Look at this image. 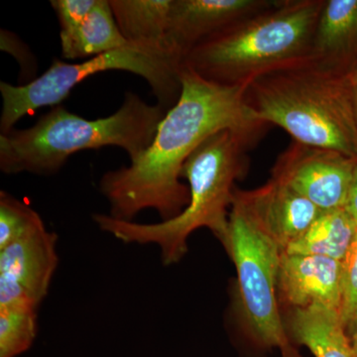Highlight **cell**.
Instances as JSON below:
<instances>
[{
    "label": "cell",
    "mask_w": 357,
    "mask_h": 357,
    "mask_svg": "<svg viewBox=\"0 0 357 357\" xmlns=\"http://www.w3.org/2000/svg\"><path fill=\"white\" fill-rule=\"evenodd\" d=\"M182 91L160 122L151 145L130 165L105 172L98 190L109 204L110 217L134 222L141 211H157L161 222L180 215L190 202L181 182L183 167L213 134L223 130L256 142L268 124L249 105L248 86L213 83L184 65Z\"/></svg>",
    "instance_id": "obj_1"
},
{
    "label": "cell",
    "mask_w": 357,
    "mask_h": 357,
    "mask_svg": "<svg viewBox=\"0 0 357 357\" xmlns=\"http://www.w3.org/2000/svg\"><path fill=\"white\" fill-rule=\"evenodd\" d=\"M256 144L232 130L220 131L204 141L183 167L190 202L177 217L139 223L93 213V222L122 243L157 246L164 266L177 264L185 257L190 237L197 230L208 229L223 246L229 236L234 184L248 172V151Z\"/></svg>",
    "instance_id": "obj_2"
},
{
    "label": "cell",
    "mask_w": 357,
    "mask_h": 357,
    "mask_svg": "<svg viewBox=\"0 0 357 357\" xmlns=\"http://www.w3.org/2000/svg\"><path fill=\"white\" fill-rule=\"evenodd\" d=\"M167 112L132 91L124 93L114 114L95 121L57 105L31 128L0 134V171L6 175L50 176L77 152L107 146L121 148L132 162L151 145Z\"/></svg>",
    "instance_id": "obj_3"
},
{
    "label": "cell",
    "mask_w": 357,
    "mask_h": 357,
    "mask_svg": "<svg viewBox=\"0 0 357 357\" xmlns=\"http://www.w3.org/2000/svg\"><path fill=\"white\" fill-rule=\"evenodd\" d=\"M325 0H280L197 45L184 65L225 86H249L258 77L310 62Z\"/></svg>",
    "instance_id": "obj_4"
},
{
    "label": "cell",
    "mask_w": 357,
    "mask_h": 357,
    "mask_svg": "<svg viewBox=\"0 0 357 357\" xmlns=\"http://www.w3.org/2000/svg\"><path fill=\"white\" fill-rule=\"evenodd\" d=\"M246 98L259 119L295 142L357 159L354 89L347 74L311 62L258 77Z\"/></svg>",
    "instance_id": "obj_5"
},
{
    "label": "cell",
    "mask_w": 357,
    "mask_h": 357,
    "mask_svg": "<svg viewBox=\"0 0 357 357\" xmlns=\"http://www.w3.org/2000/svg\"><path fill=\"white\" fill-rule=\"evenodd\" d=\"M185 54L168 38L156 42L128 44L81 63L54 59L41 76L18 86L1 82L0 134L13 130L21 119L45 107H57L73 89L89 77L109 70L132 73L145 79L157 103L167 110L173 107L182 91Z\"/></svg>",
    "instance_id": "obj_6"
},
{
    "label": "cell",
    "mask_w": 357,
    "mask_h": 357,
    "mask_svg": "<svg viewBox=\"0 0 357 357\" xmlns=\"http://www.w3.org/2000/svg\"><path fill=\"white\" fill-rule=\"evenodd\" d=\"M223 248L236 266L234 309L244 331L260 347L279 349L283 357H301L293 347L279 303L283 251L232 208Z\"/></svg>",
    "instance_id": "obj_7"
},
{
    "label": "cell",
    "mask_w": 357,
    "mask_h": 357,
    "mask_svg": "<svg viewBox=\"0 0 357 357\" xmlns=\"http://www.w3.org/2000/svg\"><path fill=\"white\" fill-rule=\"evenodd\" d=\"M357 159L335 150L292 141L272 168V178L287 185L321 211L344 208Z\"/></svg>",
    "instance_id": "obj_8"
},
{
    "label": "cell",
    "mask_w": 357,
    "mask_h": 357,
    "mask_svg": "<svg viewBox=\"0 0 357 357\" xmlns=\"http://www.w3.org/2000/svg\"><path fill=\"white\" fill-rule=\"evenodd\" d=\"M58 236L43 218L0 249V306L23 303L40 307L59 265Z\"/></svg>",
    "instance_id": "obj_9"
},
{
    "label": "cell",
    "mask_w": 357,
    "mask_h": 357,
    "mask_svg": "<svg viewBox=\"0 0 357 357\" xmlns=\"http://www.w3.org/2000/svg\"><path fill=\"white\" fill-rule=\"evenodd\" d=\"M231 208L283 252L323 213L287 185L272 178L256 189L234 190Z\"/></svg>",
    "instance_id": "obj_10"
},
{
    "label": "cell",
    "mask_w": 357,
    "mask_h": 357,
    "mask_svg": "<svg viewBox=\"0 0 357 357\" xmlns=\"http://www.w3.org/2000/svg\"><path fill=\"white\" fill-rule=\"evenodd\" d=\"M278 298L288 311L321 305L340 312L342 262L324 256L282 253Z\"/></svg>",
    "instance_id": "obj_11"
},
{
    "label": "cell",
    "mask_w": 357,
    "mask_h": 357,
    "mask_svg": "<svg viewBox=\"0 0 357 357\" xmlns=\"http://www.w3.org/2000/svg\"><path fill=\"white\" fill-rule=\"evenodd\" d=\"M277 0H173L167 37L183 53Z\"/></svg>",
    "instance_id": "obj_12"
},
{
    "label": "cell",
    "mask_w": 357,
    "mask_h": 357,
    "mask_svg": "<svg viewBox=\"0 0 357 357\" xmlns=\"http://www.w3.org/2000/svg\"><path fill=\"white\" fill-rule=\"evenodd\" d=\"M310 62L349 74L357 63V0H325L312 38Z\"/></svg>",
    "instance_id": "obj_13"
},
{
    "label": "cell",
    "mask_w": 357,
    "mask_h": 357,
    "mask_svg": "<svg viewBox=\"0 0 357 357\" xmlns=\"http://www.w3.org/2000/svg\"><path fill=\"white\" fill-rule=\"evenodd\" d=\"M285 325L291 340L314 357H357L337 310L321 305L289 310Z\"/></svg>",
    "instance_id": "obj_14"
},
{
    "label": "cell",
    "mask_w": 357,
    "mask_h": 357,
    "mask_svg": "<svg viewBox=\"0 0 357 357\" xmlns=\"http://www.w3.org/2000/svg\"><path fill=\"white\" fill-rule=\"evenodd\" d=\"M356 231V223L344 208L323 211L284 252L324 256L342 261Z\"/></svg>",
    "instance_id": "obj_15"
},
{
    "label": "cell",
    "mask_w": 357,
    "mask_h": 357,
    "mask_svg": "<svg viewBox=\"0 0 357 357\" xmlns=\"http://www.w3.org/2000/svg\"><path fill=\"white\" fill-rule=\"evenodd\" d=\"M115 21L129 42L168 38L173 0H109Z\"/></svg>",
    "instance_id": "obj_16"
},
{
    "label": "cell",
    "mask_w": 357,
    "mask_h": 357,
    "mask_svg": "<svg viewBox=\"0 0 357 357\" xmlns=\"http://www.w3.org/2000/svg\"><path fill=\"white\" fill-rule=\"evenodd\" d=\"M115 21L109 0H96L70 42L62 51L66 60L89 59L128 43Z\"/></svg>",
    "instance_id": "obj_17"
},
{
    "label": "cell",
    "mask_w": 357,
    "mask_h": 357,
    "mask_svg": "<svg viewBox=\"0 0 357 357\" xmlns=\"http://www.w3.org/2000/svg\"><path fill=\"white\" fill-rule=\"evenodd\" d=\"M38 310L23 303L0 306V357H17L31 349L38 333Z\"/></svg>",
    "instance_id": "obj_18"
},
{
    "label": "cell",
    "mask_w": 357,
    "mask_h": 357,
    "mask_svg": "<svg viewBox=\"0 0 357 357\" xmlns=\"http://www.w3.org/2000/svg\"><path fill=\"white\" fill-rule=\"evenodd\" d=\"M41 218L29 204L2 190L0 192V249L31 229Z\"/></svg>",
    "instance_id": "obj_19"
},
{
    "label": "cell",
    "mask_w": 357,
    "mask_h": 357,
    "mask_svg": "<svg viewBox=\"0 0 357 357\" xmlns=\"http://www.w3.org/2000/svg\"><path fill=\"white\" fill-rule=\"evenodd\" d=\"M342 262V298L340 317L349 337L357 324V231Z\"/></svg>",
    "instance_id": "obj_20"
},
{
    "label": "cell",
    "mask_w": 357,
    "mask_h": 357,
    "mask_svg": "<svg viewBox=\"0 0 357 357\" xmlns=\"http://www.w3.org/2000/svg\"><path fill=\"white\" fill-rule=\"evenodd\" d=\"M96 0H52L51 7L60 24L61 50L70 46L84 18L95 6Z\"/></svg>",
    "instance_id": "obj_21"
},
{
    "label": "cell",
    "mask_w": 357,
    "mask_h": 357,
    "mask_svg": "<svg viewBox=\"0 0 357 357\" xmlns=\"http://www.w3.org/2000/svg\"><path fill=\"white\" fill-rule=\"evenodd\" d=\"M344 210L349 213V215H351L357 225V162L356 167H354L351 187H349L347 202H345Z\"/></svg>",
    "instance_id": "obj_22"
},
{
    "label": "cell",
    "mask_w": 357,
    "mask_h": 357,
    "mask_svg": "<svg viewBox=\"0 0 357 357\" xmlns=\"http://www.w3.org/2000/svg\"><path fill=\"white\" fill-rule=\"evenodd\" d=\"M349 340H351L352 349H354V351H356L357 354V324L356 326H354V331H352L351 335H349Z\"/></svg>",
    "instance_id": "obj_23"
},
{
    "label": "cell",
    "mask_w": 357,
    "mask_h": 357,
    "mask_svg": "<svg viewBox=\"0 0 357 357\" xmlns=\"http://www.w3.org/2000/svg\"><path fill=\"white\" fill-rule=\"evenodd\" d=\"M347 77H349V79H351L352 83L357 84V63L356 66L349 70V74H347Z\"/></svg>",
    "instance_id": "obj_24"
},
{
    "label": "cell",
    "mask_w": 357,
    "mask_h": 357,
    "mask_svg": "<svg viewBox=\"0 0 357 357\" xmlns=\"http://www.w3.org/2000/svg\"><path fill=\"white\" fill-rule=\"evenodd\" d=\"M352 89H354V107H356V115L357 122V84L352 83Z\"/></svg>",
    "instance_id": "obj_25"
}]
</instances>
